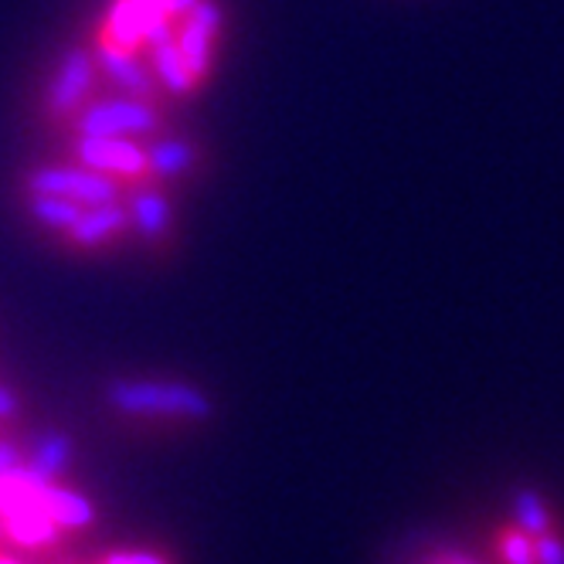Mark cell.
<instances>
[{
    "mask_svg": "<svg viewBox=\"0 0 564 564\" xmlns=\"http://www.w3.org/2000/svg\"><path fill=\"white\" fill-rule=\"evenodd\" d=\"M72 459V438L62 435V432H52L45 435L42 442H37V449L31 456V469L34 473H42L45 479H55Z\"/></svg>",
    "mask_w": 564,
    "mask_h": 564,
    "instance_id": "5bb4252c",
    "label": "cell"
},
{
    "mask_svg": "<svg viewBox=\"0 0 564 564\" xmlns=\"http://www.w3.org/2000/svg\"><path fill=\"white\" fill-rule=\"evenodd\" d=\"M150 52H153V62H156V72L164 78V86L174 93V96H184L194 89V78L187 75V65H184V55L174 42V31L160 34L150 42Z\"/></svg>",
    "mask_w": 564,
    "mask_h": 564,
    "instance_id": "30bf717a",
    "label": "cell"
},
{
    "mask_svg": "<svg viewBox=\"0 0 564 564\" xmlns=\"http://www.w3.org/2000/svg\"><path fill=\"white\" fill-rule=\"evenodd\" d=\"M99 58H102V65H106V72L116 78L119 86L123 89H130V93H150V78H147V68L140 65V58H133L127 48H116V45H106L102 52H99Z\"/></svg>",
    "mask_w": 564,
    "mask_h": 564,
    "instance_id": "7c38bea8",
    "label": "cell"
},
{
    "mask_svg": "<svg viewBox=\"0 0 564 564\" xmlns=\"http://www.w3.org/2000/svg\"><path fill=\"white\" fill-rule=\"evenodd\" d=\"M127 212L119 205H99V208H86L83 218H78L68 231L78 246H99L102 238H109L112 231H119L127 225Z\"/></svg>",
    "mask_w": 564,
    "mask_h": 564,
    "instance_id": "8fae6325",
    "label": "cell"
},
{
    "mask_svg": "<svg viewBox=\"0 0 564 564\" xmlns=\"http://www.w3.org/2000/svg\"><path fill=\"white\" fill-rule=\"evenodd\" d=\"M31 191L34 194H55V197H68L83 208H99V205H112L116 200V184L109 174L99 171H72V167H45L31 174Z\"/></svg>",
    "mask_w": 564,
    "mask_h": 564,
    "instance_id": "3957f363",
    "label": "cell"
},
{
    "mask_svg": "<svg viewBox=\"0 0 564 564\" xmlns=\"http://www.w3.org/2000/svg\"><path fill=\"white\" fill-rule=\"evenodd\" d=\"M106 564H167V561L150 551H119V554H109Z\"/></svg>",
    "mask_w": 564,
    "mask_h": 564,
    "instance_id": "ac0fdd59",
    "label": "cell"
},
{
    "mask_svg": "<svg viewBox=\"0 0 564 564\" xmlns=\"http://www.w3.org/2000/svg\"><path fill=\"white\" fill-rule=\"evenodd\" d=\"M37 510H45L62 531L65 528H86V523L96 520V510L83 494L55 487V482H48V487L42 490V497H37Z\"/></svg>",
    "mask_w": 564,
    "mask_h": 564,
    "instance_id": "ba28073f",
    "label": "cell"
},
{
    "mask_svg": "<svg viewBox=\"0 0 564 564\" xmlns=\"http://www.w3.org/2000/svg\"><path fill=\"white\" fill-rule=\"evenodd\" d=\"M156 130V112L147 102H96L78 116L83 137H123V133H150Z\"/></svg>",
    "mask_w": 564,
    "mask_h": 564,
    "instance_id": "277c9868",
    "label": "cell"
},
{
    "mask_svg": "<svg viewBox=\"0 0 564 564\" xmlns=\"http://www.w3.org/2000/svg\"><path fill=\"white\" fill-rule=\"evenodd\" d=\"M14 412H18V398L8 388H0V419H8Z\"/></svg>",
    "mask_w": 564,
    "mask_h": 564,
    "instance_id": "ffe728a7",
    "label": "cell"
},
{
    "mask_svg": "<svg viewBox=\"0 0 564 564\" xmlns=\"http://www.w3.org/2000/svg\"><path fill=\"white\" fill-rule=\"evenodd\" d=\"M75 153L89 171L109 177H137L147 171V153L123 137H83L75 143Z\"/></svg>",
    "mask_w": 564,
    "mask_h": 564,
    "instance_id": "5b68a950",
    "label": "cell"
},
{
    "mask_svg": "<svg viewBox=\"0 0 564 564\" xmlns=\"http://www.w3.org/2000/svg\"><path fill=\"white\" fill-rule=\"evenodd\" d=\"M4 534L21 544V547H45V544H55L58 541V523L45 513V510H24V513H14V517H4Z\"/></svg>",
    "mask_w": 564,
    "mask_h": 564,
    "instance_id": "9c48e42d",
    "label": "cell"
},
{
    "mask_svg": "<svg viewBox=\"0 0 564 564\" xmlns=\"http://www.w3.org/2000/svg\"><path fill=\"white\" fill-rule=\"evenodd\" d=\"M109 401L130 415H171V419H208L212 401L181 381H119L109 388Z\"/></svg>",
    "mask_w": 564,
    "mask_h": 564,
    "instance_id": "6da1fadb",
    "label": "cell"
},
{
    "mask_svg": "<svg viewBox=\"0 0 564 564\" xmlns=\"http://www.w3.org/2000/svg\"><path fill=\"white\" fill-rule=\"evenodd\" d=\"M133 221L147 238H160L171 225V205L156 191H140L133 197Z\"/></svg>",
    "mask_w": 564,
    "mask_h": 564,
    "instance_id": "4fadbf2b",
    "label": "cell"
},
{
    "mask_svg": "<svg viewBox=\"0 0 564 564\" xmlns=\"http://www.w3.org/2000/svg\"><path fill=\"white\" fill-rule=\"evenodd\" d=\"M0 534H4V523H0Z\"/></svg>",
    "mask_w": 564,
    "mask_h": 564,
    "instance_id": "7402d4cb",
    "label": "cell"
},
{
    "mask_svg": "<svg viewBox=\"0 0 564 564\" xmlns=\"http://www.w3.org/2000/svg\"><path fill=\"white\" fill-rule=\"evenodd\" d=\"M197 0H116V8L109 11L106 21V34H109V45L116 48H137L147 45V34L153 24L187 14Z\"/></svg>",
    "mask_w": 564,
    "mask_h": 564,
    "instance_id": "7a4b0ae2",
    "label": "cell"
},
{
    "mask_svg": "<svg viewBox=\"0 0 564 564\" xmlns=\"http://www.w3.org/2000/svg\"><path fill=\"white\" fill-rule=\"evenodd\" d=\"M191 164H194V150L184 140H160L147 153V167H153L156 174H164V177H177Z\"/></svg>",
    "mask_w": 564,
    "mask_h": 564,
    "instance_id": "9a60e30c",
    "label": "cell"
},
{
    "mask_svg": "<svg viewBox=\"0 0 564 564\" xmlns=\"http://www.w3.org/2000/svg\"><path fill=\"white\" fill-rule=\"evenodd\" d=\"M18 466H21V456H18V449L11 446V442H0V476L11 473V469H18Z\"/></svg>",
    "mask_w": 564,
    "mask_h": 564,
    "instance_id": "d6986e66",
    "label": "cell"
},
{
    "mask_svg": "<svg viewBox=\"0 0 564 564\" xmlns=\"http://www.w3.org/2000/svg\"><path fill=\"white\" fill-rule=\"evenodd\" d=\"M500 557H503V564H541L538 561V534L523 531L517 523V531H507L500 538Z\"/></svg>",
    "mask_w": 564,
    "mask_h": 564,
    "instance_id": "e0dca14e",
    "label": "cell"
},
{
    "mask_svg": "<svg viewBox=\"0 0 564 564\" xmlns=\"http://www.w3.org/2000/svg\"><path fill=\"white\" fill-rule=\"evenodd\" d=\"M218 24H221V11L212 4V0H197V4L187 11V24H184L181 37H177V48L184 55V65H187V75L194 78V86L208 72L212 42L218 34Z\"/></svg>",
    "mask_w": 564,
    "mask_h": 564,
    "instance_id": "8992f818",
    "label": "cell"
},
{
    "mask_svg": "<svg viewBox=\"0 0 564 564\" xmlns=\"http://www.w3.org/2000/svg\"><path fill=\"white\" fill-rule=\"evenodd\" d=\"M0 564H18V561H11V557H0Z\"/></svg>",
    "mask_w": 564,
    "mask_h": 564,
    "instance_id": "44dd1931",
    "label": "cell"
},
{
    "mask_svg": "<svg viewBox=\"0 0 564 564\" xmlns=\"http://www.w3.org/2000/svg\"><path fill=\"white\" fill-rule=\"evenodd\" d=\"M89 86H93V62H89V55H86L83 48H72V52L65 55L58 75H55L52 89H48L52 109H55V112L75 109L78 102L86 99Z\"/></svg>",
    "mask_w": 564,
    "mask_h": 564,
    "instance_id": "52a82bcc",
    "label": "cell"
},
{
    "mask_svg": "<svg viewBox=\"0 0 564 564\" xmlns=\"http://www.w3.org/2000/svg\"><path fill=\"white\" fill-rule=\"evenodd\" d=\"M31 212L34 218L48 225V228H72L78 218H83V205H75L68 197H55V194H34L31 200Z\"/></svg>",
    "mask_w": 564,
    "mask_h": 564,
    "instance_id": "2e32d148",
    "label": "cell"
}]
</instances>
